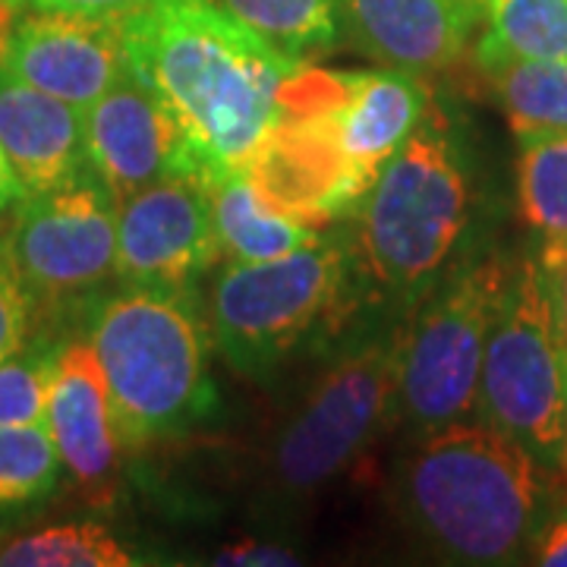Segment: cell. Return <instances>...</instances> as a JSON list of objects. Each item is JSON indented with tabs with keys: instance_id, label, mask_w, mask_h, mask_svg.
I'll return each mask as SVG.
<instances>
[{
	"instance_id": "cell-29",
	"label": "cell",
	"mask_w": 567,
	"mask_h": 567,
	"mask_svg": "<svg viewBox=\"0 0 567 567\" xmlns=\"http://www.w3.org/2000/svg\"><path fill=\"white\" fill-rule=\"evenodd\" d=\"M22 10H54V13H85V17H123L145 0H17Z\"/></svg>"
},
{
	"instance_id": "cell-33",
	"label": "cell",
	"mask_w": 567,
	"mask_h": 567,
	"mask_svg": "<svg viewBox=\"0 0 567 567\" xmlns=\"http://www.w3.org/2000/svg\"><path fill=\"white\" fill-rule=\"evenodd\" d=\"M0 252H3V246H0Z\"/></svg>"
},
{
	"instance_id": "cell-23",
	"label": "cell",
	"mask_w": 567,
	"mask_h": 567,
	"mask_svg": "<svg viewBox=\"0 0 567 567\" xmlns=\"http://www.w3.org/2000/svg\"><path fill=\"white\" fill-rule=\"evenodd\" d=\"M63 476L48 425H0V511L48 502Z\"/></svg>"
},
{
	"instance_id": "cell-32",
	"label": "cell",
	"mask_w": 567,
	"mask_h": 567,
	"mask_svg": "<svg viewBox=\"0 0 567 567\" xmlns=\"http://www.w3.org/2000/svg\"><path fill=\"white\" fill-rule=\"evenodd\" d=\"M473 3H480V7H483V10H486V0H473Z\"/></svg>"
},
{
	"instance_id": "cell-5",
	"label": "cell",
	"mask_w": 567,
	"mask_h": 567,
	"mask_svg": "<svg viewBox=\"0 0 567 567\" xmlns=\"http://www.w3.org/2000/svg\"><path fill=\"white\" fill-rule=\"evenodd\" d=\"M476 205L470 155L442 107L388 158L357 215V259L401 309H416L454 268Z\"/></svg>"
},
{
	"instance_id": "cell-1",
	"label": "cell",
	"mask_w": 567,
	"mask_h": 567,
	"mask_svg": "<svg viewBox=\"0 0 567 567\" xmlns=\"http://www.w3.org/2000/svg\"><path fill=\"white\" fill-rule=\"evenodd\" d=\"M130 73L181 123L205 177L246 171L281 121L284 85L303 66L212 0H145L123 13Z\"/></svg>"
},
{
	"instance_id": "cell-26",
	"label": "cell",
	"mask_w": 567,
	"mask_h": 567,
	"mask_svg": "<svg viewBox=\"0 0 567 567\" xmlns=\"http://www.w3.org/2000/svg\"><path fill=\"white\" fill-rule=\"evenodd\" d=\"M536 262H539L543 278H546L551 312H555L558 338H561L567 360V240H543V252Z\"/></svg>"
},
{
	"instance_id": "cell-9",
	"label": "cell",
	"mask_w": 567,
	"mask_h": 567,
	"mask_svg": "<svg viewBox=\"0 0 567 567\" xmlns=\"http://www.w3.org/2000/svg\"><path fill=\"white\" fill-rule=\"evenodd\" d=\"M401 331L369 334L312 388L271 447V476L284 492H312L341 476L398 410Z\"/></svg>"
},
{
	"instance_id": "cell-19",
	"label": "cell",
	"mask_w": 567,
	"mask_h": 567,
	"mask_svg": "<svg viewBox=\"0 0 567 567\" xmlns=\"http://www.w3.org/2000/svg\"><path fill=\"white\" fill-rule=\"evenodd\" d=\"M480 66L514 133L567 130V61L483 58Z\"/></svg>"
},
{
	"instance_id": "cell-3",
	"label": "cell",
	"mask_w": 567,
	"mask_h": 567,
	"mask_svg": "<svg viewBox=\"0 0 567 567\" xmlns=\"http://www.w3.org/2000/svg\"><path fill=\"white\" fill-rule=\"evenodd\" d=\"M548 473L483 420L420 435L398 470V505L425 546L457 565L524 561L546 520Z\"/></svg>"
},
{
	"instance_id": "cell-20",
	"label": "cell",
	"mask_w": 567,
	"mask_h": 567,
	"mask_svg": "<svg viewBox=\"0 0 567 567\" xmlns=\"http://www.w3.org/2000/svg\"><path fill=\"white\" fill-rule=\"evenodd\" d=\"M517 205L533 234L567 240V130L517 133Z\"/></svg>"
},
{
	"instance_id": "cell-8",
	"label": "cell",
	"mask_w": 567,
	"mask_h": 567,
	"mask_svg": "<svg viewBox=\"0 0 567 567\" xmlns=\"http://www.w3.org/2000/svg\"><path fill=\"white\" fill-rule=\"evenodd\" d=\"M476 420L520 442L551 480H567V360L539 262L514 268L488 334Z\"/></svg>"
},
{
	"instance_id": "cell-18",
	"label": "cell",
	"mask_w": 567,
	"mask_h": 567,
	"mask_svg": "<svg viewBox=\"0 0 567 567\" xmlns=\"http://www.w3.org/2000/svg\"><path fill=\"white\" fill-rule=\"evenodd\" d=\"M230 20L268 41L278 54L316 63L341 44L334 0H212Z\"/></svg>"
},
{
	"instance_id": "cell-4",
	"label": "cell",
	"mask_w": 567,
	"mask_h": 567,
	"mask_svg": "<svg viewBox=\"0 0 567 567\" xmlns=\"http://www.w3.org/2000/svg\"><path fill=\"white\" fill-rule=\"evenodd\" d=\"M85 341L102 363L126 451L186 435L215 413V338L193 290L121 284L92 306Z\"/></svg>"
},
{
	"instance_id": "cell-21",
	"label": "cell",
	"mask_w": 567,
	"mask_h": 567,
	"mask_svg": "<svg viewBox=\"0 0 567 567\" xmlns=\"http://www.w3.org/2000/svg\"><path fill=\"white\" fill-rule=\"evenodd\" d=\"M136 548L99 520L54 524L0 546V567H136Z\"/></svg>"
},
{
	"instance_id": "cell-13",
	"label": "cell",
	"mask_w": 567,
	"mask_h": 567,
	"mask_svg": "<svg viewBox=\"0 0 567 567\" xmlns=\"http://www.w3.org/2000/svg\"><path fill=\"white\" fill-rule=\"evenodd\" d=\"M0 66L85 111L130 73L123 17L22 10Z\"/></svg>"
},
{
	"instance_id": "cell-16",
	"label": "cell",
	"mask_w": 567,
	"mask_h": 567,
	"mask_svg": "<svg viewBox=\"0 0 567 567\" xmlns=\"http://www.w3.org/2000/svg\"><path fill=\"white\" fill-rule=\"evenodd\" d=\"M0 145L29 196L82 174V111L0 66Z\"/></svg>"
},
{
	"instance_id": "cell-10",
	"label": "cell",
	"mask_w": 567,
	"mask_h": 567,
	"mask_svg": "<svg viewBox=\"0 0 567 567\" xmlns=\"http://www.w3.org/2000/svg\"><path fill=\"white\" fill-rule=\"evenodd\" d=\"M7 259L35 303H63L117 278V199L89 167L17 205Z\"/></svg>"
},
{
	"instance_id": "cell-14",
	"label": "cell",
	"mask_w": 567,
	"mask_h": 567,
	"mask_svg": "<svg viewBox=\"0 0 567 567\" xmlns=\"http://www.w3.org/2000/svg\"><path fill=\"white\" fill-rule=\"evenodd\" d=\"M48 432L61 451L63 473L73 492L92 507H111L121 488L126 447L117 432L102 363L85 338L58 344Z\"/></svg>"
},
{
	"instance_id": "cell-25",
	"label": "cell",
	"mask_w": 567,
	"mask_h": 567,
	"mask_svg": "<svg viewBox=\"0 0 567 567\" xmlns=\"http://www.w3.org/2000/svg\"><path fill=\"white\" fill-rule=\"evenodd\" d=\"M32 309L35 300L29 287L22 284L20 271L7 259V252H0V360L13 357L29 344Z\"/></svg>"
},
{
	"instance_id": "cell-28",
	"label": "cell",
	"mask_w": 567,
	"mask_h": 567,
	"mask_svg": "<svg viewBox=\"0 0 567 567\" xmlns=\"http://www.w3.org/2000/svg\"><path fill=\"white\" fill-rule=\"evenodd\" d=\"M529 565L567 567V507L539 524L527 551Z\"/></svg>"
},
{
	"instance_id": "cell-31",
	"label": "cell",
	"mask_w": 567,
	"mask_h": 567,
	"mask_svg": "<svg viewBox=\"0 0 567 567\" xmlns=\"http://www.w3.org/2000/svg\"><path fill=\"white\" fill-rule=\"evenodd\" d=\"M22 17V7L17 0H0V63L7 58V48H10V39L17 32V22Z\"/></svg>"
},
{
	"instance_id": "cell-11",
	"label": "cell",
	"mask_w": 567,
	"mask_h": 567,
	"mask_svg": "<svg viewBox=\"0 0 567 567\" xmlns=\"http://www.w3.org/2000/svg\"><path fill=\"white\" fill-rule=\"evenodd\" d=\"M224 252L205 174H174L117 203V281L193 290Z\"/></svg>"
},
{
	"instance_id": "cell-7",
	"label": "cell",
	"mask_w": 567,
	"mask_h": 567,
	"mask_svg": "<svg viewBox=\"0 0 567 567\" xmlns=\"http://www.w3.org/2000/svg\"><path fill=\"white\" fill-rule=\"evenodd\" d=\"M511 278L514 265L502 256L454 265L401 328L398 413L416 435L476 416L488 334Z\"/></svg>"
},
{
	"instance_id": "cell-12",
	"label": "cell",
	"mask_w": 567,
	"mask_h": 567,
	"mask_svg": "<svg viewBox=\"0 0 567 567\" xmlns=\"http://www.w3.org/2000/svg\"><path fill=\"white\" fill-rule=\"evenodd\" d=\"M82 142L89 171L117 203L164 177L203 174L181 123L133 73L82 111Z\"/></svg>"
},
{
	"instance_id": "cell-27",
	"label": "cell",
	"mask_w": 567,
	"mask_h": 567,
	"mask_svg": "<svg viewBox=\"0 0 567 567\" xmlns=\"http://www.w3.org/2000/svg\"><path fill=\"white\" fill-rule=\"evenodd\" d=\"M215 565L284 567V565H300V555L287 546L259 543V539H244V543H234V546L218 548V555H215Z\"/></svg>"
},
{
	"instance_id": "cell-15",
	"label": "cell",
	"mask_w": 567,
	"mask_h": 567,
	"mask_svg": "<svg viewBox=\"0 0 567 567\" xmlns=\"http://www.w3.org/2000/svg\"><path fill=\"white\" fill-rule=\"evenodd\" d=\"M341 41L379 66L435 76L464 58L486 10L473 0H334Z\"/></svg>"
},
{
	"instance_id": "cell-2",
	"label": "cell",
	"mask_w": 567,
	"mask_h": 567,
	"mask_svg": "<svg viewBox=\"0 0 567 567\" xmlns=\"http://www.w3.org/2000/svg\"><path fill=\"white\" fill-rule=\"evenodd\" d=\"M429 111L432 95L413 73L303 63L284 85L281 121L246 171L278 208L322 230L360 205Z\"/></svg>"
},
{
	"instance_id": "cell-24",
	"label": "cell",
	"mask_w": 567,
	"mask_h": 567,
	"mask_svg": "<svg viewBox=\"0 0 567 567\" xmlns=\"http://www.w3.org/2000/svg\"><path fill=\"white\" fill-rule=\"evenodd\" d=\"M54 363V341H32L0 360V425H48Z\"/></svg>"
},
{
	"instance_id": "cell-17",
	"label": "cell",
	"mask_w": 567,
	"mask_h": 567,
	"mask_svg": "<svg viewBox=\"0 0 567 567\" xmlns=\"http://www.w3.org/2000/svg\"><path fill=\"white\" fill-rule=\"evenodd\" d=\"M205 181L227 262H268L322 240V230L271 203L249 171H221Z\"/></svg>"
},
{
	"instance_id": "cell-22",
	"label": "cell",
	"mask_w": 567,
	"mask_h": 567,
	"mask_svg": "<svg viewBox=\"0 0 567 567\" xmlns=\"http://www.w3.org/2000/svg\"><path fill=\"white\" fill-rule=\"evenodd\" d=\"M483 58L567 61V0H486Z\"/></svg>"
},
{
	"instance_id": "cell-30",
	"label": "cell",
	"mask_w": 567,
	"mask_h": 567,
	"mask_svg": "<svg viewBox=\"0 0 567 567\" xmlns=\"http://www.w3.org/2000/svg\"><path fill=\"white\" fill-rule=\"evenodd\" d=\"M25 196H29V193H25V186H22V181L17 177L13 164H10L3 145H0V215L10 212V208H17Z\"/></svg>"
},
{
	"instance_id": "cell-6",
	"label": "cell",
	"mask_w": 567,
	"mask_h": 567,
	"mask_svg": "<svg viewBox=\"0 0 567 567\" xmlns=\"http://www.w3.org/2000/svg\"><path fill=\"white\" fill-rule=\"evenodd\" d=\"M350 265L353 252L328 237L281 259L224 265L212 287L208 324L227 365L249 382H268L338 319Z\"/></svg>"
}]
</instances>
